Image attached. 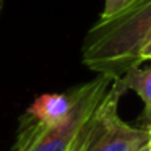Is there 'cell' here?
Segmentation results:
<instances>
[{"instance_id": "obj_1", "label": "cell", "mask_w": 151, "mask_h": 151, "mask_svg": "<svg viewBox=\"0 0 151 151\" xmlns=\"http://www.w3.org/2000/svg\"><path fill=\"white\" fill-rule=\"evenodd\" d=\"M151 36V0H133L112 17L99 18L86 33L81 62L98 75L120 80L140 67V52Z\"/></svg>"}, {"instance_id": "obj_2", "label": "cell", "mask_w": 151, "mask_h": 151, "mask_svg": "<svg viewBox=\"0 0 151 151\" xmlns=\"http://www.w3.org/2000/svg\"><path fill=\"white\" fill-rule=\"evenodd\" d=\"M114 80L98 75L94 80L75 86V106L63 124L46 127L31 114L20 117L15 151H72L81 128L89 120Z\"/></svg>"}, {"instance_id": "obj_3", "label": "cell", "mask_w": 151, "mask_h": 151, "mask_svg": "<svg viewBox=\"0 0 151 151\" xmlns=\"http://www.w3.org/2000/svg\"><path fill=\"white\" fill-rule=\"evenodd\" d=\"M125 88L114 80L101 104L81 128L72 151H138L151 141L150 128H135L119 117Z\"/></svg>"}, {"instance_id": "obj_4", "label": "cell", "mask_w": 151, "mask_h": 151, "mask_svg": "<svg viewBox=\"0 0 151 151\" xmlns=\"http://www.w3.org/2000/svg\"><path fill=\"white\" fill-rule=\"evenodd\" d=\"M75 106V88L67 93H46L34 99V102L26 109L36 120L46 127H57L70 117Z\"/></svg>"}, {"instance_id": "obj_5", "label": "cell", "mask_w": 151, "mask_h": 151, "mask_svg": "<svg viewBox=\"0 0 151 151\" xmlns=\"http://www.w3.org/2000/svg\"><path fill=\"white\" fill-rule=\"evenodd\" d=\"M119 81L125 88V91H133L141 98L145 104V112L143 117L150 120L151 119V65L146 68L135 67L128 70Z\"/></svg>"}, {"instance_id": "obj_6", "label": "cell", "mask_w": 151, "mask_h": 151, "mask_svg": "<svg viewBox=\"0 0 151 151\" xmlns=\"http://www.w3.org/2000/svg\"><path fill=\"white\" fill-rule=\"evenodd\" d=\"M133 0H106L104 2V8L101 12V17L99 18H107L112 17L114 13L120 12L122 8H125L127 5H130Z\"/></svg>"}, {"instance_id": "obj_7", "label": "cell", "mask_w": 151, "mask_h": 151, "mask_svg": "<svg viewBox=\"0 0 151 151\" xmlns=\"http://www.w3.org/2000/svg\"><path fill=\"white\" fill-rule=\"evenodd\" d=\"M146 60H150L151 62V36L150 39L145 42V46L141 47V52H140V62H146Z\"/></svg>"}, {"instance_id": "obj_8", "label": "cell", "mask_w": 151, "mask_h": 151, "mask_svg": "<svg viewBox=\"0 0 151 151\" xmlns=\"http://www.w3.org/2000/svg\"><path fill=\"white\" fill-rule=\"evenodd\" d=\"M2 8H4V0H0V15H2Z\"/></svg>"}, {"instance_id": "obj_9", "label": "cell", "mask_w": 151, "mask_h": 151, "mask_svg": "<svg viewBox=\"0 0 151 151\" xmlns=\"http://www.w3.org/2000/svg\"><path fill=\"white\" fill-rule=\"evenodd\" d=\"M148 128H150V130H151V119H150V127H148Z\"/></svg>"}]
</instances>
